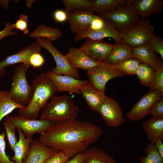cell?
Listing matches in <instances>:
<instances>
[{"instance_id":"obj_1","label":"cell","mask_w":163,"mask_h":163,"mask_svg":"<svg viewBox=\"0 0 163 163\" xmlns=\"http://www.w3.org/2000/svg\"><path fill=\"white\" fill-rule=\"evenodd\" d=\"M103 133L101 128L91 122L71 119L55 123L40 136L39 140L70 158L85 152Z\"/></svg>"},{"instance_id":"obj_2","label":"cell","mask_w":163,"mask_h":163,"mask_svg":"<svg viewBox=\"0 0 163 163\" xmlns=\"http://www.w3.org/2000/svg\"><path fill=\"white\" fill-rule=\"evenodd\" d=\"M31 85L34 88L32 98L26 106L19 109L18 115L25 118L37 119L40 111L48 100L55 95L57 91L46 73L37 75Z\"/></svg>"},{"instance_id":"obj_3","label":"cell","mask_w":163,"mask_h":163,"mask_svg":"<svg viewBox=\"0 0 163 163\" xmlns=\"http://www.w3.org/2000/svg\"><path fill=\"white\" fill-rule=\"evenodd\" d=\"M79 111L78 107L69 95H55L42 109L40 119L55 123L76 119Z\"/></svg>"},{"instance_id":"obj_4","label":"cell","mask_w":163,"mask_h":163,"mask_svg":"<svg viewBox=\"0 0 163 163\" xmlns=\"http://www.w3.org/2000/svg\"><path fill=\"white\" fill-rule=\"evenodd\" d=\"M30 66L29 63H22L16 67L12 76L11 87L8 91L15 102L24 107L28 104L34 92L33 87L28 84L26 78V73Z\"/></svg>"},{"instance_id":"obj_5","label":"cell","mask_w":163,"mask_h":163,"mask_svg":"<svg viewBox=\"0 0 163 163\" xmlns=\"http://www.w3.org/2000/svg\"><path fill=\"white\" fill-rule=\"evenodd\" d=\"M98 15L111 21L115 29L120 33L128 29L140 20L130 0H128L126 5H120L111 12Z\"/></svg>"},{"instance_id":"obj_6","label":"cell","mask_w":163,"mask_h":163,"mask_svg":"<svg viewBox=\"0 0 163 163\" xmlns=\"http://www.w3.org/2000/svg\"><path fill=\"white\" fill-rule=\"evenodd\" d=\"M154 27L148 19L140 20L128 29L121 32L125 43L134 47L149 43L154 34Z\"/></svg>"},{"instance_id":"obj_7","label":"cell","mask_w":163,"mask_h":163,"mask_svg":"<svg viewBox=\"0 0 163 163\" xmlns=\"http://www.w3.org/2000/svg\"><path fill=\"white\" fill-rule=\"evenodd\" d=\"M87 75L90 84L98 90L105 93L106 83L109 80L116 77H124L127 75L103 61L87 71Z\"/></svg>"},{"instance_id":"obj_8","label":"cell","mask_w":163,"mask_h":163,"mask_svg":"<svg viewBox=\"0 0 163 163\" xmlns=\"http://www.w3.org/2000/svg\"><path fill=\"white\" fill-rule=\"evenodd\" d=\"M16 129L21 130L26 138L31 137L34 134H42L55 123L45 119H31L21 117L18 115L8 116L5 119Z\"/></svg>"},{"instance_id":"obj_9","label":"cell","mask_w":163,"mask_h":163,"mask_svg":"<svg viewBox=\"0 0 163 163\" xmlns=\"http://www.w3.org/2000/svg\"><path fill=\"white\" fill-rule=\"evenodd\" d=\"M36 40L41 48L46 49L53 57L56 64V67L51 70L53 73L70 75L79 79V74L78 69L70 65L65 55L62 54L51 41L41 38H37Z\"/></svg>"},{"instance_id":"obj_10","label":"cell","mask_w":163,"mask_h":163,"mask_svg":"<svg viewBox=\"0 0 163 163\" xmlns=\"http://www.w3.org/2000/svg\"><path fill=\"white\" fill-rule=\"evenodd\" d=\"M97 112L108 126L117 127L125 121L122 110L119 104L114 99L109 97L106 96Z\"/></svg>"},{"instance_id":"obj_11","label":"cell","mask_w":163,"mask_h":163,"mask_svg":"<svg viewBox=\"0 0 163 163\" xmlns=\"http://www.w3.org/2000/svg\"><path fill=\"white\" fill-rule=\"evenodd\" d=\"M163 97V92L158 90H150L142 95L126 114L127 119L132 121H138L149 114L153 103Z\"/></svg>"},{"instance_id":"obj_12","label":"cell","mask_w":163,"mask_h":163,"mask_svg":"<svg viewBox=\"0 0 163 163\" xmlns=\"http://www.w3.org/2000/svg\"><path fill=\"white\" fill-rule=\"evenodd\" d=\"M105 25L102 28L96 30L88 28L76 34L74 41L78 42L87 38L93 40H101L105 38L110 37L115 40V43H124L121 33L115 29L111 22L108 19H105Z\"/></svg>"},{"instance_id":"obj_13","label":"cell","mask_w":163,"mask_h":163,"mask_svg":"<svg viewBox=\"0 0 163 163\" xmlns=\"http://www.w3.org/2000/svg\"><path fill=\"white\" fill-rule=\"evenodd\" d=\"M46 74L53 83L58 92L66 91L81 94V87L88 82L87 80L77 79L70 75H56L51 70L47 71Z\"/></svg>"},{"instance_id":"obj_14","label":"cell","mask_w":163,"mask_h":163,"mask_svg":"<svg viewBox=\"0 0 163 163\" xmlns=\"http://www.w3.org/2000/svg\"><path fill=\"white\" fill-rule=\"evenodd\" d=\"M41 48L40 45L36 41L20 51L7 56L0 61V78L5 75L6 67L18 63H29L31 55L34 53L40 52Z\"/></svg>"},{"instance_id":"obj_15","label":"cell","mask_w":163,"mask_h":163,"mask_svg":"<svg viewBox=\"0 0 163 163\" xmlns=\"http://www.w3.org/2000/svg\"><path fill=\"white\" fill-rule=\"evenodd\" d=\"M114 46V44L107 43L102 40H95L87 38L80 48L92 58L100 62H103Z\"/></svg>"},{"instance_id":"obj_16","label":"cell","mask_w":163,"mask_h":163,"mask_svg":"<svg viewBox=\"0 0 163 163\" xmlns=\"http://www.w3.org/2000/svg\"><path fill=\"white\" fill-rule=\"evenodd\" d=\"M65 56L73 67L87 71L98 66L101 62L92 58L80 48H70Z\"/></svg>"},{"instance_id":"obj_17","label":"cell","mask_w":163,"mask_h":163,"mask_svg":"<svg viewBox=\"0 0 163 163\" xmlns=\"http://www.w3.org/2000/svg\"><path fill=\"white\" fill-rule=\"evenodd\" d=\"M98 15L88 11H78L69 14L68 21L72 33L76 34L87 29Z\"/></svg>"},{"instance_id":"obj_18","label":"cell","mask_w":163,"mask_h":163,"mask_svg":"<svg viewBox=\"0 0 163 163\" xmlns=\"http://www.w3.org/2000/svg\"><path fill=\"white\" fill-rule=\"evenodd\" d=\"M57 152L53 148L43 145L38 140H33L23 163H44L50 157Z\"/></svg>"},{"instance_id":"obj_19","label":"cell","mask_w":163,"mask_h":163,"mask_svg":"<svg viewBox=\"0 0 163 163\" xmlns=\"http://www.w3.org/2000/svg\"><path fill=\"white\" fill-rule=\"evenodd\" d=\"M141 20L148 19L152 14H159L162 9L163 0H130Z\"/></svg>"},{"instance_id":"obj_20","label":"cell","mask_w":163,"mask_h":163,"mask_svg":"<svg viewBox=\"0 0 163 163\" xmlns=\"http://www.w3.org/2000/svg\"><path fill=\"white\" fill-rule=\"evenodd\" d=\"M80 91L89 108L93 111L97 112L106 97L104 93L96 89L89 82L81 87Z\"/></svg>"},{"instance_id":"obj_21","label":"cell","mask_w":163,"mask_h":163,"mask_svg":"<svg viewBox=\"0 0 163 163\" xmlns=\"http://www.w3.org/2000/svg\"><path fill=\"white\" fill-rule=\"evenodd\" d=\"M114 44L112 50L103 62L115 65L128 59L133 58L132 47L125 43Z\"/></svg>"},{"instance_id":"obj_22","label":"cell","mask_w":163,"mask_h":163,"mask_svg":"<svg viewBox=\"0 0 163 163\" xmlns=\"http://www.w3.org/2000/svg\"><path fill=\"white\" fill-rule=\"evenodd\" d=\"M142 125L151 143L154 144L159 139H163V118L152 117Z\"/></svg>"},{"instance_id":"obj_23","label":"cell","mask_w":163,"mask_h":163,"mask_svg":"<svg viewBox=\"0 0 163 163\" xmlns=\"http://www.w3.org/2000/svg\"><path fill=\"white\" fill-rule=\"evenodd\" d=\"M133 57L141 62L150 66L155 70L157 64L158 57L149 43L140 46L133 47Z\"/></svg>"},{"instance_id":"obj_24","label":"cell","mask_w":163,"mask_h":163,"mask_svg":"<svg viewBox=\"0 0 163 163\" xmlns=\"http://www.w3.org/2000/svg\"><path fill=\"white\" fill-rule=\"evenodd\" d=\"M16 129L18 134L19 139L14 147L13 152L14 155L10 159L15 163H23L28 153L30 143L33 139L32 137H26L21 130Z\"/></svg>"},{"instance_id":"obj_25","label":"cell","mask_w":163,"mask_h":163,"mask_svg":"<svg viewBox=\"0 0 163 163\" xmlns=\"http://www.w3.org/2000/svg\"><path fill=\"white\" fill-rule=\"evenodd\" d=\"M83 153L82 163H117L108 153L97 147L88 148Z\"/></svg>"},{"instance_id":"obj_26","label":"cell","mask_w":163,"mask_h":163,"mask_svg":"<svg viewBox=\"0 0 163 163\" xmlns=\"http://www.w3.org/2000/svg\"><path fill=\"white\" fill-rule=\"evenodd\" d=\"M127 0H93L90 11L100 14L111 12L119 5L126 4Z\"/></svg>"},{"instance_id":"obj_27","label":"cell","mask_w":163,"mask_h":163,"mask_svg":"<svg viewBox=\"0 0 163 163\" xmlns=\"http://www.w3.org/2000/svg\"><path fill=\"white\" fill-rule=\"evenodd\" d=\"M62 33L59 29L51 28L43 24L36 27L29 35L30 38L45 39L51 41L59 38Z\"/></svg>"},{"instance_id":"obj_28","label":"cell","mask_w":163,"mask_h":163,"mask_svg":"<svg viewBox=\"0 0 163 163\" xmlns=\"http://www.w3.org/2000/svg\"><path fill=\"white\" fill-rule=\"evenodd\" d=\"M24 107L15 102L10 97L8 91H0V123L2 120L15 109Z\"/></svg>"},{"instance_id":"obj_29","label":"cell","mask_w":163,"mask_h":163,"mask_svg":"<svg viewBox=\"0 0 163 163\" xmlns=\"http://www.w3.org/2000/svg\"><path fill=\"white\" fill-rule=\"evenodd\" d=\"M135 75L142 85L149 88L153 81L155 71L148 64L141 62L136 70Z\"/></svg>"},{"instance_id":"obj_30","label":"cell","mask_w":163,"mask_h":163,"mask_svg":"<svg viewBox=\"0 0 163 163\" xmlns=\"http://www.w3.org/2000/svg\"><path fill=\"white\" fill-rule=\"evenodd\" d=\"M64 10L68 14L78 11H90L92 4L91 0H62Z\"/></svg>"},{"instance_id":"obj_31","label":"cell","mask_w":163,"mask_h":163,"mask_svg":"<svg viewBox=\"0 0 163 163\" xmlns=\"http://www.w3.org/2000/svg\"><path fill=\"white\" fill-rule=\"evenodd\" d=\"M144 151L146 156H141L139 159L140 163H163V158L158 152L155 144L147 145Z\"/></svg>"},{"instance_id":"obj_32","label":"cell","mask_w":163,"mask_h":163,"mask_svg":"<svg viewBox=\"0 0 163 163\" xmlns=\"http://www.w3.org/2000/svg\"><path fill=\"white\" fill-rule=\"evenodd\" d=\"M141 62L139 60L131 58L115 65H112L115 68L126 73L127 75H135L136 70Z\"/></svg>"},{"instance_id":"obj_33","label":"cell","mask_w":163,"mask_h":163,"mask_svg":"<svg viewBox=\"0 0 163 163\" xmlns=\"http://www.w3.org/2000/svg\"><path fill=\"white\" fill-rule=\"evenodd\" d=\"M154 71L153 81L149 88L150 90H158L163 92V64L161 58L158 57Z\"/></svg>"},{"instance_id":"obj_34","label":"cell","mask_w":163,"mask_h":163,"mask_svg":"<svg viewBox=\"0 0 163 163\" xmlns=\"http://www.w3.org/2000/svg\"><path fill=\"white\" fill-rule=\"evenodd\" d=\"M5 132V135L9 146L12 151L18 142L15 134L16 128L12 124L6 121L3 123Z\"/></svg>"},{"instance_id":"obj_35","label":"cell","mask_w":163,"mask_h":163,"mask_svg":"<svg viewBox=\"0 0 163 163\" xmlns=\"http://www.w3.org/2000/svg\"><path fill=\"white\" fill-rule=\"evenodd\" d=\"M28 16L25 14H21L18 19L14 24H11V27L21 31L24 35L29 33L28 29Z\"/></svg>"},{"instance_id":"obj_36","label":"cell","mask_w":163,"mask_h":163,"mask_svg":"<svg viewBox=\"0 0 163 163\" xmlns=\"http://www.w3.org/2000/svg\"><path fill=\"white\" fill-rule=\"evenodd\" d=\"M149 43L154 51L159 54L163 59V38L154 34L150 38Z\"/></svg>"},{"instance_id":"obj_37","label":"cell","mask_w":163,"mask_h":163,"mask_svg":"<svg viewBox=\"0 0 163 163\" xmlns=\"http://www.w3.org/2000/svg\"><path fill=\"white\" fill-rule=\"evenodd\" d=\"M5 134L4 131L0 133V162L1 163H15L11 161L6 152Z\"/></svg>"},{"instance_id":"obj_38","label":"cell","mask_w":163,"mask_h":163,"mask_svg":"<svg viewBox=\"0 0 163 163\" xmlns=\"http://www.w3.org/2000/svg\"><path fill=\"white\" fill-rule=\"evenodd\" d=\"M149 114L153 117L163 118V97L153 103L150 109Z\"/></svg>"},{"instance_id":"obj_39","label":"cell","mask_w":163,"mask_h":163,"mask_svg":"<svg viewBox=\"0 0 163 163\" xmlns=\"http://www.w3.org/2000/svg\"><path fill=\"white\" fill-rule=\"evenodd\" d=\"M70 158L61 151H58L50 157L44 163H65Z\"/></svg>"},{"instance_id":"obj_40","label":"cell","mask_w":163,"mask_h":163,"mask_svg":"<svg viewBox=\"0 0 163 163\" xmlns=\"http://www.w3.org/2000/svg\"><path fill=\"white\" fill-rule=\"evenodd\" d=\"M45 62V59L40 52L32 54L29 59L30 66L35 68L41 67L44 64Z\"/></svg>"},{"instance_id":"obj_41","label":"cell","mask_w":163,"mask_h":163,"mask_svg":"<svg viewBox=\"0 0 163 163\" xmlns=\"http://www.w3.org/2000/svg\"><path fill=\"white\" fill-rule=\"evenodd\" d=\"M4 28L0 31V41L3 38L17 34V32L14 30L11 27V24L10 21H7L5 24Z\"/></svg>"},{"instance_id":"obj_42","label":"cell","mask_w":163,"mask_h":163,"mask_svg":"<svg viewBox=\"0 0 163 163\" xmlns=\"http://www.w3.org/2000/svg\"><path fill=\"white\" fill-rule=\"evenodd\" d=\"M69 14L65 10L58 9L53 13V17L54 20L59 23H63L68 21Z\"/></svg>"},{"instance_id":"obj_43","label":"cell","mask_w":163,"mask_h":163,"mask_svg":"<svg viewBox=\"0 0 163 163\" xmlns=\"http://www.w3.org/2000/svg\"><path fill=\"white\" fill-rule=\"evenodd\" d=\"M105 22V18H103L98 15L96 18L92 20L88 28L93 30L100 29L104 26Z\"/></svg>"},{"instance_id":"obj_44","label":"cell","mask_w":163,"mask_h":163,"mask_svg":"<svg viewBox=\"0 0 163 163\" xmlns=\"http://www.w3.org/2000/svg\"><path fill=\"white\" fill-rule=\"evenodd\" d=\"M84 158L83 153L78 154L65 163H82Z\"/></svg>"},{"instance_id":"obj_45","label":"cell","mask_w":163,"mask_h":163,"mask_svg":"<svg viewBox=\"0 0 163 163\" xmlns=\"http://www.w3.org/2000/svg\"><path fill=\"white\" fill-rule=\"evenodd\" d=\"M162 139H159L156 140L155 143L156 148L161 156L163 158V143Z\"/></svg>"},{"instance_id":"obj_46","label":"cell","mask_w":163,"mask_h":163,"mask_svg":"<svg viewBox=\"0 0 163 163\" xmlns=\"http://www.w3.org/2000/svg\"><path fill=\"white\" fill-rule=\"evenodd\" d=\"M10 0H0V4L5 9H8Z\"/></svg>"},{"instance_id":"obj_47","label":"cell","mask_w":163,"mask_h":163,"mask_svg":"<svg viewBox=\"0 0 163 163\" xmlns=\"http://www.w3.org/2000/svg\"><path fill=\"white\" fill-rule=\"evenodd\" d=\"M35 0H26V5L29 8H30L33 3Z\"/></svg>"},{"instance_id":"obj_48","label":"cell","mask_w":163,"mask_h":163,"mask_svg":"<svg viewBox=\"0 0 163 163\" xmlns=\"http://www.w3.org/2000/svg\"><path fill=\"white\" fill-rule=\"evenodd\" d=\"M1 4H0V12H1Z\"/></svg>"},{"instance_id":"obj_49","label":"cell","mask_w":163,"mask_h":163,"mask_svg":"<svg viewBox=\"0 0 163 163\" xmlns=\"http://www.w3.org/2000/svg\"><path fill=\"white\" fill-rule=\"evenodd\" d=\"M0 163H1V162H0Z\"/></svg>"}]
</instances>
